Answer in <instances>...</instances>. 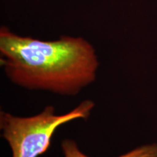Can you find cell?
I'll use <instances>...</instances> for the list:
<instances>
[{"label":"cell","instance_id":"cell-2","mask_svg":"<svg viewBox=\"0 0 157 157\" xmlns=\"http://www.w3.org/2000/svg\"><path fill=\"white\" fill-rule=\"evenodd\" d=\"M94 107L93 101L85 100L61 115L56 114L52 105H48L41 113L28 117H16L2 111V136L8 143L13 157H39L50 148L52 136L59 127L75 119H88Z\"/></svg>","mask_w":157,"mask_h":157},{"label":"cell","instance_id":"cell-1","mask_svg":"<svg viewBox=\"0 0 157 157\" xmlns=\"http://www.w3.org/2000/svg\"><path fill=\"white\" fill-rule=\"evenodd\" d=\"M0 63L15 84L74 96L95 81L99 61L95 48L82 37L63 36L44 41L0 29Z\"/></svg>","mask_w":157,"mask_h":157},{"label":"cell","instance_id":"cell-3","mask_svg":"<svg viewBox=\"0 0 157 157\" xmlns=\"http://www.w3.org/2000/svg\"><path fill=\"white\" fill-rule=\"evenodd\" d=\"M61 148L64 157H90L82 153L75 141L71 139L62 141ZM118 157H157V144L154 143L138 147Z\"/></svg>","mask_w":157,"mask_h":157}]
</instances>
